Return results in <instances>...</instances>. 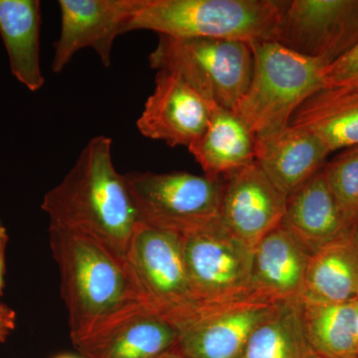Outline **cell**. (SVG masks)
Wrapping results in <instances>:
<instances>
[{
    "mask_svg": "<svg viewBox=\"0 0 358 358\" xmlns=\"http://www.w3.org/2000/svg\"><path fill=\"white\" fill-rule=\"evenodd\" d=\"M324 171L343 215L358 226V145L345 148L324 164Z\"/></svg>",
    "mask_w": 358,
    "mask_h": 358,
    "instance_id": "24",
    "label": "cell"
},
{
    "mask_svg": "<svg viewBox=\"0 0 358 358\" xmlns=\"http://www.w3.org/2000/svg\"><path fill=\"white\" fill-rule=\"evenodd\" d=\"M157 358H185V357H183V355H181V353L179 352L178 350H176V348H174L173 350H169V352L164 353V355H162V357H159Z\"/></svg>",
    "mask_w": 358,
    "mask_h": 358,
    "instance_id": "28",
    "label": "cell"
},
{
    "mask_svg": "<svg viewBox=\"0 0 358 358\" xmlns=\"http://www.w3.org/2000/svg\"><path fill=\"white\" fill-rule=\"evenodd\" d=\"M16 313L13 308L0 303V343H4L15 329Z\"/></svg>",
    "mask_w": 358,
    "mask_h": 358,
    "instance_id": "26",
    "label": "cell"
},
{
    "mask_svg": "<svg viewBox=\"0 0 358 358\" xmlns=\"http://www.w3.org/2000/svg\"><path fill=\"white\" fill-rule=\"evenodd\" d=\"M284 1L141 0L128 32L150 30L174 38L272 40Z\"/></svg>",
    "mask_w": 358,
    "mask_h": 358,
    "instance_id": "4",
    "label": "cell"
},
{
    "mask_svg": "<svg viewBox=\"0 0 358 358\" xmlns=\"http://www.w3.org/2000/svg\"><path fill=\"white\" fill-rule=\"evenodd\" d=\"M331 154L315 134L288 127L281 133L255 138V162L287 197L326 164Z\"/></svg>",
    "mask_w": 358,
    "mask_h": 358,
    "instance_id": "17",
    "label": "cell"
},
{
    "mask_svg": "<svg viewBox=\"0 0 358 358\" xmlns=\"http://www.w3.org/2000/svg\"><path fill=\"white\" fill-rule=\"evenodd\" d=\"M251 45L253 70L235 113L255 138L281 133L296 110L324 88L327 65L271 40Z\"/></svg>",
    "mask_w": 358,
    "mask_h": 358,
    "instance_id": "3",
    "label": "cell"
},
{
    "mask_svg": "<svg viewBox=\"0 0 358 358\" xmlns=\"http://www.w3.org/2000/svg\"><path fill=\"white\" fill-rule=\"evenodd\" d=\"M310 257L289 230L278 226L254 248L251 296L271 303L299 301Z\"/></svg>",
    "mask_w": 358,
    "mask_h": 358,
    "instance_id": "15",
    "label": "cell"
},
{
    "mask_svg": "<svg viewBox=\"0 0 358 358\" xmlns=\"http://www.w3.org/2000/svg\"><path fill=\"white\" fill-rule=\"evenodd\" d=\"M281 225L315 254L358 226L343 215L327 183L324 167L287 197Z\"/></svg>",
    "mask_w": 358,
    "mask_h": 358,
    "instance_id": "16",
    "label": "cell"
},
{
    "mask_svg": "<svg viewBox=\"0 0 358 358\" xmlns=\"http://www.w3.org/2000/svg\"><path fill=\"white\" fill-rule=\"evenodd\" d=\"M55 358H77L75 357H72V355H59V357Z\"/></svg>",
    "mask_w": 358,
    "mask_h": 358,
    "instance_id": "30",
    "label": "cell"
},
{
    "mask_svg": "<svg viewBox=\"0 0 358 358\" xmlns=\"http://www.w3.org/2000/svg\"><path fill=\"white\" fill-rule=\"evenodd\" d=\"M300 305L306 334L320 357L358 358L355 301Z\"/></svg>",
    "mask_w": 358,
    "mask_h": 358,
    "instance_id": "23",
    "label": "cell"
},
{
    "mask_svg": "<svg viewBox=\"0 0 358 358\" xmlns=\"http://www.w3.org/2000/svg\"><path fill=\"white\" fill-rule=\"evenodd\" d=\"M357 300L358 229L313 254L299 301L339 303Z\"/></svg>",
    "mask_w": 358,
    "mask_h": 358,
    "instance_id": "19",
    "label": "cell"
},
{
    "mask_svg": "<svg viewBox=\"0 0 358 358\" xmlns=\"http://www.w3.org/2000/svg\"><path fill=\"white\" fill-rule=\"evenodd\" d=\"M141 0H60L61 29L51 69L60 73L82 49L96 52L106 68L112 64L114 42L128 32Z\"/></svg>",
    "mask_w": 358,
    "mask_h": 358,
    "instance_id": "11",
    "label": "cell"
},
{
    "mask_svg": "<svg viewBox=\"0 0 358 358\" xmlns=\"http://www.w3.org/2000/svg\"><path fill=\"white\" fill-rule=\"evenodd\" d=\"M355 307H357V336L358 345V300L355 301Z\"/></svg>",
    "mask_w": 358,
    "mask_h": 358,
    "instance_id": "29",
    "label": "cell"
},
{
    "mask_svg": "<svg viewBox=\"0 0 358 358\" xmlns=\"http://www.w3.org/2000/svg\"><path fill=\"white\" fill-rule=\"evenodd\" d=\"M188 150L204 176L222 178L255 162V136L232 110L216 106L203 134Z\"/></svg>",
    "mask_w": 358,
    "mask_h": 358,
    "instance_id": "20",
    "label": "cell"
},
{
    "mask_svg": "<svg viewBox=\"0 0 358 358\" xmlns=\"http://www.w3.org/2000/svg\"><path fill=\"white\" fill-rule=\"evenodd\" d=\"M181 239L186 270L202 303L226 305L252 296L254 249L231 233L220 217Z\"/></svg>",
    "mask_w": 358,
    "mask_h": 358,
    "instance_id": "8",
    "label": "cell"
},
{
    "mask_svg": "<svg viewBox=\"0 0 358 358\" xmlns=\"http://www.w3.org/2000/svg\"><path fill=\"white\" fill-rule=\"evenodd\" d=\"M275 305L250 296L207 306L178 329L176 348L185 358H240L252 334Z\"/></svg>",
    "mask_w": 358,
    "mask_h": 358,
    "instance_id": "12",
    "label": "cell"
},
{
    "mask_svg": "<svg viewBox=\"0 0 358 358\" xmlns=\"http://www.w3.org/2000/svg\"><path fill=\"white\" fill-rule=\"evenodd\" d=\"M49 241L60 273L71 341L120 308L141 301L126 261L102 245L50 226Z\"/></svg>",
    "mask_w": 358,
    "mask_h": 358,
    "instance_id": "2",
    "label": "cell"
},
{
    "mask_svg": "<svg viewBox=\"0 0 358 358\" xmlns=\"http://www.w3.org/2000/svg\"><path fill=\"white\" fill-rule=\"evenodd\" d=\"M148 62L178 75L213 105L233 110L248 88L253 52L239 40L159 36Z\"/></svg>",
    "mask_w": 358,
    "mask_h": 358,
    "instance_id": "5",
    "label": "cell"
},
{
    "mask_svg": "<svg viewBox=\"0 0 358 358\" xmlns=\"http://www.w3.org/2000/svg\"><path fill=\"white\" fill-rule=\"evenodd\" d=\"M215 107L178 75L157 71L136 127L150 140L188 148L203 134Z\"/></svg>",
    "mask_w": 358,
    "mask_h": 358,
    "instance_id": "13",
    "label": "cell"
},
{
    "mask_svg": "<svg viewBox=\"0 0 358 358\" xmlns=\"http://www.w3.org/2000/svg\"><path fill=\"white\" fill-rule=\"evenodd\" d=\"M240 358H322L308 341L299 301L275 303Z\"/></svg>",
    "mask_w": 358,
    "mask_h": 358,
    "instance_id": "22",
    "label": "cell"
},
{
    "mask_svg": "<svg viewBox=\"0 0 358 358\" xmlns=\"http://www.w3.org/2000/svg\"><path fill=\"white\" fill-rule=\"evenodd\" d=\"M140 222L182 235L219 217L224 180L186 171L124 174Z\"/></svg>",
    "mask_w": 358,
    "mask_h": 358,
    "instance_id": "7",
    "label": "cell"
},
{
    "mask_svg": "<svg viewBox=\"0 0 358 358\" xmlns=\"http://www.w3.org/2000/svg\"><path fill=\"white\" fill-rule=\"evenodd\" d=\"M8 243V234L6 227L0 221V296L4 287V275H6V252Z\"/></svg>",
    "mask_w": 358,
    "mask_h": 358,
    "instance_id": "27",
    "label": "cell"
},
{
    "mask_svg": "<svg viewBox=\"0 0 358 358\" xmlns=\"http://www.w3.org/2000/svg\"><path fill=\"white\" fill-rule=\"evenodd\" d=\"M178 339V327L143 301H134L72 343L83 358H157L173 350Z\"/></svg>",
    "mask_w": 358,
    "mask_h": 358,
    "instance_id": "10",
    "label": "cell"
},
{
    "mask_svg": "<svg viewBox=\"0 0 358 358\" xmlns=\"http://www.w3.org/2000/svg\"><path fill=\"white\" fill-rule=\"evenodd\" d=\"M289 126L315 134L331 152L358 145V86L319 90L296 110Z\"/></svg>",
    "mask_w": 358,
    "mask_h": 358,
    "instance_id": "18",
    "label": "cell"
},
{
    "mask_svg": "<svg viewBox=\"0 0 358 358\" xmlns=\"http://www.w3.org/2000/svg\"><path fill=\"white\" fill-rule=\"evenodd\" d=\"M126 261L141 301L178 329L207 307L193 291L181 235L140 222Z\"/></svg>",
    "mask_w": 358,
    "mask_h": 358,
    "instance_id": "6",
    "label": "cell"
},
{
    "mask_svg": "<svg viewBox=\"0 0 358 358\" xmlns=\"http://www.w3.org/2000/svg\"><path fill=\"white\" fill-rule=\"evenodd\" d=\"M334 86H358V46L326 68L324 87Z\"/></svg>",
    "mask_w": 358,
    "mask_h": 358,
    "instance_id": "25",
    "label": "cell"
},
{
    "mask_svg": "<svg viewBox=\"0 0 358 358\" xmlns=\"http://www.w3.org/2000/svg\"><path fill=\"white\" fill-rule=\"evenodd\" d=\"M41 3L38 0H0V36L11 73L31 92L45 80L40 65Z\"/></svg>",
    "mask_w": 358,
    "mask_h": 358,
    "instance_id": "21",
    "label": "cell"
},
{
    "mask_svg": "<svg viewBox=\"0 0 358 358\" xmlns=\"http://www.w3.org/2000/svg\"><path fill=\"white\" fill-rule=\"evenodd\" d=\"M287 196L256 162L224 179L219 217L235 236L251 247L281 225Z\"/></svg>",
    "mask_w": 358,
    "mask_h": 358,
    "instance_id": "14",
    "label": "cell"
},
{
    "mask_svg": "<svg viewBox=\"0 0 358 358\" xmlns=\"http://www.w3.org/2000/svg\"><path fill=\"white\" fill-rule=\"evenodd\" d=\"M112 143L105 136L92 138L63 180L45 194L41 209L50 227L88 237L126 261L140 218L124 176L114 166Z\"/></svg>",
    "mask_w": 358,
    "mask_h": 358,
    "instance_id": "1",
    "label": "cell"
},
{
    "mask_svg": "<svg viewBox=\"0 0 358 358\" xmlns=\"http://www.w3.org/2000/svg\"><path fill=\"white\" fill-rule=\"evenodd\" d=\"M271 41L331 64L358 46V0L284 1Z\"/></svg>",
    "mask_w": 358,
    "mask_h": 358,
    "instance_id": "9",
    "label": "cell"
}]
</instances>
